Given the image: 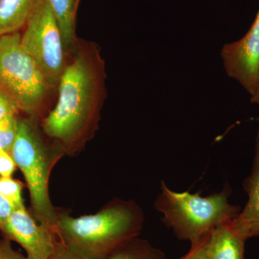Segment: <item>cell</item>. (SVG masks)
I'll return each mask as SVG.
<instances>
[{
    "mask_svg": "<svg viewBox=\"0 0 259 259\" xmlns=\"http://www.w3.org/2000/svg\"><path fill=\"white\" fill-rule=\"evenodd\" d=\"M0 259H28L26 255L15 250L12 241L3 237L0 240Z\"/></svg>",
    "mask_w": 259,
    "mask_h": 259,
    "instance_id": "19",
    "label": "cell"
},
{
    "mask_svg": "<svg viewBox=\"0 0 259 259\" xmlns=\"http://www.w3.org/2000/svg\"><path fill=\"white\" fill-rule=\"evenodd\" d=\"M228 223L220 225L209 233V258L244 259L245 240L237 234Z\"/></svg>",
    "mask_w": 259,
    "mask_h": 259,
    "instance_id": "10",
    "label": "cell"
},
{
    "mask_svg": "<svg viewBox=\"0 0 259 259\" xmlns=\"http://www.w3.org/2000/svg\"><path fill=\"white\" fill-rule=\"evenodd\" d=\"M251 102H253V103L257 104V105H259V79L258 86H257L255 93H254V95H252L251 96Z\"/></svg>",
    "mask_w": 259,
    "mask_h": 259,
    "instance_id": "22",
    "label": "cell"
},
{
    "mask_svg": "<svg viewBox=\"0 0 259 259\" xmlns=\"http://www.w3.org/2000/svg\"><path fill=\"white\" fill-rule=\"evenodd\" d=\"M40 0H0V36L19 32Z\"/></svg>",
    "mask_w": 259,
    "mask_h": 259,
    "instance_id": "11",
    "label": "cell"
},
{
    "mask_svg": "<svg viewBox=\"0 0 259 259\" xmlns=\"http://www.w3.org/2000/svg\"><path fill=\"white\" fill-rule=\"evenodd\" d=\"M227 74L254 95L259 79V9L248 32L237 41L223 46L221 52Z\"/></svg>",
    "mask_w": 259,
    "mask_h": 259,
    "instance_id": "7",
    "label": "cell"
},
{
    "mask_svg": "<svg viewBox=\"0 0 259 259\" xmlns=\"http://www.w3.org/2000/svg\"><path fill=\"white\" fill-rule=\"evenodd\" d=\"M164 253L136 237L121 246L108 259H164Z\"/></svg>",
    "mask_w": 259,
    "mask_h": 259,
    "instance_id": "13",
    "label": "cell"
},
{
    "mask_svg": "<svg viewBox=\"0 0 259 259\" xmlns=\"http://www.w3.org/2000/svg\"><path fill=\"white\" fill-rule=\"evenodd\" d=\"M55 15L64 40L65 47L69 49L76 42V13L81 0H48Z\"/></svg>",
    "mask_w": 259,
    "mask_h": 259,
    "instance_id": "12",
    "label": "cell"
},
{
    "mask_svg": "<svg viewBox=\"0 0 259 259\" xmlns=\"http://www.w3.org/2000/svg\"><path fill=\"white\" fill-rule=\"evenodd\" d=\"M21 44L50 84L59 83L66 66L64 40L48 0H40L24 27Z\"/></svg>",
    "mask_w": 259,
    "mask_h": 259,
    "instance_id": "6",
    "label": "cell"
},
{
    "mask_svg": "<svg viewBox=\"0 0 259 259\" xmlns=\"http://www.w3.org/2000/svg\"><path fill=\"white\" fill-rule=\"evenodd\" d=\"M59 86L57 103L44 117L41 128L65 156H75L96 132L105 100V63L97 46H78Z\"/></svg>",
    "mask_w": 259,
    "mask_h": 259,
    "instance_id": "1",
    "label": "cell"
},
{
    "mask_svg": "<svg viewBox=\"0 0 259 259\" xmlns=\"http://www.w3.org/2000/svg\"><path fill=\"white\" fill-rule=\"evenodd\" d=\"M54 256L56 259H82L77 255H75L72 252L70 251L62 242L58 238L56 240V250Z\"/></svg>",
    "mask_w": 259,
    "mask_h": 259,
    "instance_id": "21",
    "label": "cell"
},
{
    "mask_svg": "<svg viewBox=\"0 0 259 259\" xmlns=\"http://www.w3.org/2000/svg\"><path fill=\"white\" fill-rule=\"evenodd\" d=\"M18 115L5 117L0 120V148L10 153L18 135Z\"/></svg>",
    "mask_w": 259,
    "mask_h": 259,
    "instance_id": "15",
    "label": "cell"
},
{
    "mask_svg": "<svg viewBox=\"0 0 259 259\" xmlns=\"http://www.w3.org/2000/svg\"><path fill=\"white\" fill-rule=\"evenodd\" d=\"M231 194L228 184L221 192L202 197L189 192H175L162 181L155 209L163 214L162 221L178 238L192 243L238 215L241 207L228 202Z\"/></svg>",
    "mask_w": 259,
    "mask_h": 259,
    "instance_id": "4",
    "label": "cell"
},
{
    "mask_svg": "<svg viewBox=\"0 0 259 259\" xmlns=\"http://www.w3.org/2000/svg\"><path fill=\"white\" fill-rule=\"evenodd\" d=\"M23 185L12 177H0V194L14 206L15 209L25 207L23 198Z\"/></svg>",
    "mask_w": 259,
    "mask_h": 259,
    "instance_id": "14",
    "label": "cell"
},
{
    "mask_svg": "<svg viewBox=\"0 0 259 259\" xmlns=\"http://www.w3.org/2000/svg\"><path fill=\"white\" fill-rule=\"evenodd\" d=\"M20 40L19 32L0 36V88L20 112L37 120L44 113L51 85Z\"/></svg>",
    "mask_w": 259,
    "mask_h": 259,
    "instance_id": "5",
    "label": "cell"
},
{
    "mask_svg": "<svg viewBox=\"0 0 259 259\" xmlns=\"http://www.w3.org/2000/svg\"><path fill=\"white\" fill-rule=\"evenodd\" d=\"M51 259H56V258H55V256H54V255H53L52 258H51Z\"/></svg>",
    "mask_w": 259,
    "mask_h": 259,
    "instance_id": "23",
    "label": "cell"
},
{
    "mask_svg": "<svg viewBox=\"0 0 259 259\" xmlns=\"http://www.w3.org/2000/svg\"><path fill=\"white\" fill-rule=\"evenodd\" d=\"M209 233L199 241L191 243L190 250L180 259H210L207 249Z\"/></svg>",
    "mask_w": 259,
    "mask_h": 259,
    "instance_id": "16",
    "label": "cell"
},
{
    "mask_svg": "<svg viewBox=\"0 0 259 259\" xmlns=\"http://www.w3.org/2000/svg\"><path fill=\"white\" fill-rule=\"evenodd\" d=\"M243 187L248 201L244 208L228 223L237 234L246 241L259 236V131L255 138L251 171L243 182Z\"/></svg>",
    "mask_w": 259,
    "mask_h": 259,
    "instance_id": "9",
    "label": "cell"
},
{
    "mask_svg": "<svg viewBox=\"0 0 259 259\" xmlns=\"http://www.w3.org/2000/svg\"><path fill=\"white\" fill-rule=\"evenodd\" d=\"M45 138L37 119L19 118L18 135L10 154L26 182L32 216L56 233L59 212L51 202L49 180L54 167L65 155Z\"/></svg>",
    "mask_w": 259,
    "mask_h": 259,
    "instance_id": "3",
    "label": "cell"
},
{
    "mask_svg": "<svg viewBox=\"0 0 259 259\" xmlns=\"http://www.w3.org/2000/svg\"><path fill=\"white\" fill-rule=\"evenodd\" d=\"M144 221V213L136 202L115 199L95 214L74 218L59 213L56 236L80 258L108 259L139 237Z\"/></svg>",
    "mask_w": 259,
    "mask_h": 259,
    "instance_id": "2",
    "label": "cell"
},
{
    "mask_svg": "<svg viewBox=\"0 0 259 259\" xmlns=\"http://www.w3.org/2000/svg\"><path fill=\"white\" fill-rule=\"evenodd\" d=\"M0 232L18 243L28 259H51L55 253L56 232L37 222L25 207L15 209Z\"/></svg>",
    "mask_w": 259,
    "mask_h": 259,
    "instance_id": "8",
    "label": "cell"
},
{
    "mask_svg": "<svg viewBox=\"0 0 259 259\" xmlns=\"http://www.w3.org/2000/svg\"><path fill=\"white\" fill-rule=\"evenodd\" d=\"M17 165L10 153L0 148V177H12Z\"/></svg>",
    "mask_w": 259,
    "mask_h": 259,
    "instance_id": "17",
    "label": "cell"
},
{
    "mask_svg": "<svg viewBox=\"0 0 259 259\" xmlns=\"http://www.w3.org/2000/svg\"><path fill=\"white\" fill-rule=\"evenodd\" d=\"M14 209V206L0 194V229L4 226Z\"/></svg>",
    "mask_w": 259,
    "mask_h": 259,
    "instance_id": "20",
    "label": "cell"
},
{
    "mask_svg": "<svg viewBox=\"0 0 259 259\" xmlns=\"http://www.w3.org/2000/svg\"><path fill=\"white\" fill-rule=\"evenodd\" d=\"M20 110L10 97L0 88V120L11 115H18Z\"/></svg>",
    "mask_w": 259,
    "mask_h": 259,
    "instance_id": "18",
    "label": "cell"
}]
</instances>
